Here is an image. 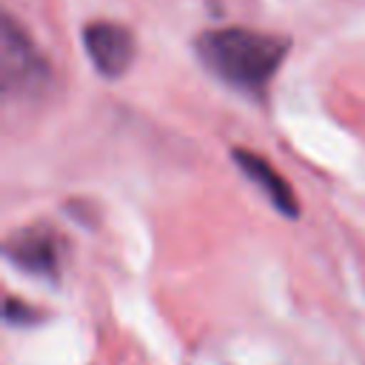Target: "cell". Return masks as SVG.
Listing matches in <instances>:
<instances>
[{
	"mask_svg": "<svg viewBox=\"0 0 365 365\" xmlns=\"http://www.w3.org/2000/svg\"><path fill=\"white\" fill-rule=\"evenodd\" d=\"M0 80L6 97H31L40 94L48 80L51 68L31 34L6 11L0 26Z\"/></svg>",
	"mask_w": 365,
	"mask_h": 365,
	"instance_id": "7a4b0ae2",
	"label": "cell"
},
{
	"mask_svg": "<svg viewBox=\"0 0 365 365\" xmlns=\"http://www.w3.org/2000/svg\"><path fill=\"white\" fill-rule=\"evenodd\" d=\"M66 242L48 225H26L6 240V257L37 277H57L63 268Z\"/></svg>",
	"mask_w": 365,
	"mask_h": 365,
	"instance_id": "277c9868",
	"label": "cell"
},
{
	"mask_svg": "<svg viewBox=\"0 0 365 365\" xmlns=\"http://www.w3.org/2000/svg\"><path fill=\"white\" fill-rule=\"evenodd\" d=\"M231 157H234V163L240 165V171L265 194V200H268L279 214H285V217H297V214H299V200H297L294 188L288 185V180H285L262 154H257V151H251V148H234Z\"/></svg>",
	"mask_w": 365,
	"mask_h": 365,
	"instance_id": "5b68a950",
	"label": "cell"
},
{
	"mask_svg": "<svg viewBox=\"0 0 365 365\" xmlns=\"http://www.w3.org/2000/svg\"><path fill=\"white\" fill-rule=\"evenodd\" d=\"M197 54L222 83L259 97L279 71L288 54V40L245 26H228L202 31L197 37Z\"/></svg>",
	"mask_w": 365,
	"mask_h": 365,
	"instance_id": "6da1fadb",
	"label": "cell"
},
{
	"mask_svg": "<svg viewBox=\"0 0 365 365\" xmlns=\"http://www.w3.org/2000/svg\"><path fill=\"white\" fill-rule=\"evenodd\" d=\"M34 319H40V314H37L29 302H20V299H14V297L6 299V322H9V325H29V322H34Z\"/></svg>",
	"mask_w": 365,
	"mask_h": 365,
	"instance_id": "8992f818",
	"label": "cell"
},
{
	"mask_svg": "<svg viewBox=\"0 0 365 365\" xmlns=\"http://www.w3.org/2000/svg\"><path fill=\"white\" fill-rule=\"evenodd\" d=\"M83 46H86V54H88L94 71L108 80L123 77L137 57V43H134L131 29H125L123 23H114V20L88 23L83 29Z\"/></svg>",
	"mask_w": 365,
	"mask_h": 365,
	"instance_id": "3957f363",
	"label": "cell"
}]
</instances>
